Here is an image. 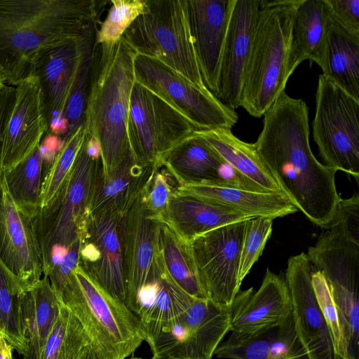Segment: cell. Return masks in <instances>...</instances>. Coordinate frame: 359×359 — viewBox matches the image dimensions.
<instances>
[{
    "label": "cell",
    "mask_w": 359,
    "mask_h": 359,
    "mask_svg": "<svg viewBox=\"0 0 359 359\" xmlns=\"http://www.w3.org/2000/svg\"><path fill=\"white\" fill-rule=\"evenodd\" d=\"M329 226L339 229L352 241L359 243V196L357 193L348 198H340L332 219L324 228Z\"/></svg>",
    "instance_id": "44"
},
{
    "label": "cell",
    "mask_w": 359,
    "mask_h": 359,
    "mask_svg": "<svg viewBox=\"0 0 359 359\" xmlns=\"http://www.w3.org/2000/svg\"><path fill=\"white\" fill-rule=\"evenodd\" d=\"M266 359H309L296 334L292 314L277 327Z\"/></svg>",
    "instance_id": "43"
},
{
    "label": "cell",
    "mask_w": 359,
    "mask_h": 359,
    "mask_svg": "<svg viewBox=\"0 0 359 359\" xmlns=\"http://www.w3.org/2000/svg\"><path fill=\"white\" fill-rule=\"evenodd\" d=\"M172 179L162 165L157 166L140 194L148 216L159 223L164 222L170 198L176 189Z\"/></svg>",
    "instance_id": "40"
},
{
    "label": "cell",
    "mask_w": 359,
    "mask_h": 359,
    "mask_svg": "<svg viewBox=\"0 0 359 359\" xmlns=\"http://www.w3.org/2000/svg\"><path fill=\"white\" fill-rule=\"evenodd\" d=\"M96 31L77 39L47 46L41 49L33 60L30 76L36 80L40 89L48 126L46 134L55 121L62 118L81 66L95 50Z\"/></svg>",
    "instance_id": "15"
},
{
    "label": "cell",
    "mask_w": 359,
    "mask_h": 359,
    "mask_svg": "<svg viewBox=\"0 0 359 359\" xmlns=\"http://www.w3.org/2000/svg\"><path fill=\"white\" fill-rule=\"evenodd\" d=\"M319 67L323 75L359 101V34L341 25L331 13Z\"/></svg>",
    "instance_id": "28"
},
{
    "label": "cell",
    "mask_w": 359,
    "mask_h": 359,
    "mask_svg": "<svg viewBox=\"0 0 359 359\" xmlns=\"http://www.w3.org/2000/svg\"><path fill=\"white\" fill-rule=\"evenodd\" d=\"M158 226L147 214L139 195L123 216L125 303L147 276L158 248Z\"/></svg>",
    "instance_id": "24"
},
{
    "label": "cell",
    "mask_w": 359,
    "mask_h": 359,
    "mask_svg": "<svg viewBox=\"0 0 359 359\" xmlns=\"http://www.w3.org/2000/svg\"><path fill=\"white\" fill-rule=\"evenodd\" d=\"M325 229L306 255L314 269L324 276L336 304L346 318L358 355L359 243L334 226Z\"/></svg>",
    "instance_id": "14"
},
{
    "label": "cell",
    "mask_w": 359,
    "mask_h": 359,
    "mask_svg": "<svg viewBox=\"0 0 359 359\" xmlns=\"http://www.w3.org/2000/svg\"><path fill=\"white\" fill-rule=\"evenodd\" d=\"M7 85L4 72L0 66V90Z\"/></svg>",
    "instance_id": "50"
},
{
    "label": "cell",
    "mask_w": 359,
    "mask_h": 359,
    "mask_svg": "<svg viewBox=\"0 0 359 359\" xmlns=\"http://www.w3.org/2000/svg\"><path fill=\"white\" fill-rule=\"evenodd\" d=\"M156 167L139 163L134 155L126 158L109 175H95L88 214L111 210L124 215L141 194Z\"/></svg>",
    "instance_id": "26"
},
{
    "label": "cell",
    "mask_w": 359,
    "mask_h": 359,
    "mask_svg": "<svg viewBox=\"0 0 359 359\" xmlns=\"http://www.w3.org/2000/svg\"><path fill=\"white\" fill-rule=\"evenodd\" d=\"M43 159L40 144L22 161L3 174L7 189L17 205L32 216L39 211Z\"/></svg>",
    "instance_id": "33"
},
{
    "label": "cell",
    "mask_w": 359,
    "mask_h": 359,
    "mask_svg": "<svg viewBox=\"0 0 359 359\" xmlns=\"http://www.w3.org/2000/svg\"><path fill=\"white\" fill-rule=\"evenodd\" d=\"M302 0H261L241 107L257 118L285 90L293 20Z\"/></svg>",
    "instance_id": "4"
},
{
    "label": "cell",
    "mask_w": 359,
    "mask_h": 359,
    "mask_svg": "<svg viewBox=\"0 0 359 359\" xmlns=\"http://www.w3.org/2000/svg\"><path fill=\"white\" fill-rule=\"evenodd\" d=\"M86 137V133L83 123L65 141L52 165L43 177L39 198V211L50 205L63 189Z\"/></svg>",
    "instance_id": "37"
},
{
    "label": "cell",
    "mask_w": 359,
    "mask_h": 359,
    "mask_svg": "<svg viewBox=\"0 0 359 359\" xmlns=\"http://www.w3.org/2000/svg\"><path fill=\"white\" fill-rule=\"evenodd\" d=\"M135 81L158 96L184 117L194 130L230 129L238 116L210 90H201L152 58L137 54Z\"/></svg>",
    "instance_id": "10"
},
{
    "label": "cell",
    "mask_w": 359,
    "mask_h": 359,
    "mask_svg": "<svg viewBox=\"0 0 359 359\" xmlns=\"http://www.w3.org/2000/svg\"><path fill=\"white\" fill-rule=\"evenodd\" d=\"M100 163L98 144L86 135L65 187L36 217L43 266L53 253L67 249L79 237L89 215L94 180Z\"/></svg>",
    "instance_id": "7"
},
{
    "label": "cell",
    "mask_w": 359,
    "mask_h": 359,
    "mask_svg": "<svg viewBox=\"0 0 359 359\" xmlns=\"http://www.w3.org/2000/svg\"><path fill=\"white\" fill-rule=\"evenodd\" d=\"M75 359H102L94 346L88 344L76 356Z\"/></svg>",
    "instance_id": "48"
},
{
    "label": "cell",
    "mask_w": 359,
    "mask_h": 359,
    "mask_svg": "<svg viewBox=\"0 0 359 359\" xmlns=\"http://www.w3.org/2000/svg\"><path fill=\"white\" fill-rule=\"evenodd\" d=\"M137 53L121 39L109 51L99 50L92 68L84 111L86 135L98 144L101 172L109 175L133 155L128 135L130 99ZM94 62V61H93Z\"/></svg>",
    "instance_id": "3"
},
{
    "label": "cell",
    "mask_w": 359,
    "mask_h": 359,
    "mask_svg": "<svg viewBox=\"0 0 359 359\" xmlns=\"http://www.w3.org/2000/svg\"><path fill=\"white\" fill-rule=\"evenodd\" d=\"M273 219L264 217L249 219L241 248L239 279L242 283L262 255L272 232Z\"/></svg>",
    "instance_id": "41"
},
{
    "label": "cell",
    "mask_w": 359,
    "mask_h": 359,
    "mask_svg": "<svg viewBox=\"0 0 359 359\" xmlns=\"http://www.w3.org/2000/svg\"><path fill=\"white\" fill-rule=\"evenodd\" d=\"M25 292L0 263V336L23 356L29 346L22 313Z\"/></svg>",
    "instance_id": "34"
},
{
    "label": "cell",
    "mask_w": 359,
    "mask_h": 359,
    "mask_svg": "<svg viewBox=\"0 0 359 359\" xmlns=\"http://www.w3.org/2000/svg\"><path fill=\"white\" fill-rule=\"evenodd\" d=\"M332 16L348 30L359 34V0H325Z\"/></svg>",
    "instance_id": "46"
},
{
    "label": "cell",
    "mask_w": 359,
    "mask_h": 359,
    "mask_svg": "<svg viewBox=\"0 0 359 359\" xmlns=\"http://www.w3.org/2000/svg\"><path fill=\"white\" fill-rule=\"evenodd\" d=\"M60 304L46 276L24 292L22 313L29 346L23 359H40Z\"/></svg>",
    "instance_id": "31"
},
{
    "label": "cell",
    "mask_w": 359,
    "mask_h": 359,
    "mask_svg": "<svg viewBox=\"0 0 359 359\" xmlns=\"http://www.w3.org/2000/svg\"><path fill=\"white\" fill-rule=\"evenodd\" d=\"M147 0H112L107 15L95 36V47L109 51L145 10Z\"/></svg>",
    "instance_id": "38"
},
{
    "label": "cell",
    "mask_w": 359,
    "mask_h": 359,
    "mask_svg": "<svg viewBox=\"0 0 359 359\" xmlns=\"http://www.w3.org/2000/svg\"><path fill=\"white\" fill-rule=\"evenodd\" d=\"M158 245L166 270L177 285L193 298L207 299L189 243L160 222Z\"/></svg>",
    "instance_id": "32"
},
{
    "label": "cell",
    "mask_w": 359,
    "mask_h": 359,
    "mask_svg": "<svg viewBox=\"0 0 359 359\" xmlns=\"http://www.w3.org/2000/svg\"><path fill=\"white\" fill-rule=\"evenodd\" d=\"M36 216L28 214L17 205L2 175L0 189V263L25 291L36 285L43 276Z\"/></svg>",
    "instance_id": "16"
},
{
    "label": "cell",
    "mask_w": 359,
    "mask_h": 359,
    "mask_svg": "<svg viewBox=\"0 0 359 359\" xmlns=\"http://www.w3.org/2000/svg\"><path fill=\"white\" fill-rule=\"evenodd\" d=\"M311 283L318 304L331 332L337 354L340 359H358L353 346L351 326L336 304L324 276L314 270Z\"/></svg>",
    "instance_id": "35"
},
{
    "label": "cell",
    "mask_w": 359,
    "mask_h": 359,
    "mask_svg": "<svg viewBox=\"0 0 359 359\" xmlns=\"http://www.w3.org/2000/svg\"><path fill=\"white\" fill-rule=\"evenodd\" d=\"M94 55L95 50L84 60L65 106L62 115V118L65 121L67 128L65 140L83 123Z\"/></svg>",
    "instance_id": "42"
},
{
    "label": "cell",
    "mask_w": 359,
    "mask_h": 359,
    "mask_svg": "<svg viewBox=\"0 0 359 359\" xmlns=\"http://www.w3.org/2000/svg\"><path fill=\"white\" fill-rule=\"evenodd\" d=\"M79 249L80 238L79 237L69 246L66 255L60 262L46 276L59 302L61 301L63 290L69 277L79 264Z\"/></svg>",
    "instance_id": "45"
},
{
    "label": "cell",
    "mask_w": 359,
    "mask_h": 359,
    "mask_svg": "<svg viewBox=\"0 0 359 359\" xmlns=\"http://www.w3.org/2000/svg\"><path fill=\"white\" fill-rule=\"evenodd\" d=\"M128 359H144V358H138V357H135V356H132Z\"/></svg>",
    "instance_id": "51"
},
{
    "label": "cell",
    "mask_w": 359,
    "mask_h": 359,
    "mask_svg": "<svg viewBox=\"0 0 359 359\" xmlns=\"http://www.w3.org/2000/svg\"><path fill=\"white\" fill-rule=\"evenodd\" d=\"M248 221L220 226L189 243L207 299L228 309L242 283L240 259Z\"/></svg>",
    "instance_id": "12"
},
{
    "label": "cell",
    "mask_w": 359,
    "mask_h": 359,
    "mask_svg": "<svg viewBox=\"0 0 359 359\" xmlns=\"http://www.w3.org/2000/svg\"><path fill=\"white\" fill-rule=\"evenodd\" d=\"M229 310L231 332L252 334L277 328L292 314L285 279L267 268L258 290H239Z\"/></svg>",
    "instance_id": "20"
},
{
    "label": "cell",
    "mask_w": 359,
    "mask_h": 359,
    "mask_svg": "<svg viewBox=\"0 0 359 359\" xmlns=\"http://www.w3.org/2000/svg\"><path fill=\"white\" fill-rule=\"evenodd\" d=\"M124 215L106 210L88 215L79 234V265L111 296L125 304Z\"/></svg>",
    "instance_id": "13"
},
{
    "label": "cell",
    "mask_w": 359,
    "mask_h": 359,
    "mask_svg": "<svg viewBox=\"0 0 359 359\" xmlns=\"http://www.w3.org/2000/svg\"><path fill=\"white\" fill-rule=\"evenodd\" d=\"M175 191L241 212L250 217H283L297 211L282 192H258L216 184L177 185Z\"/></svg>",
    "instance_id": "25"
},
{
    "label": "cell",
    "mask_w": 359,
    "mask_h": 359,
    "mask_svg": "<svg viewBox=\"0 0 359 359\" xmlns=\"http://www.w3.org/2000/svg\"><path fill=\"white\" fill-rule=\"evenodd\" d=\"M178 185L210 183L267 192L225 162L203 139L191 133L163 158Z\"/></svg>",
    "instance_id": "18"
},
{
    "label": "cell",
    "mask_w": 359,
    "mask_h": 359,
    "mask_svg": "<svg viewBox=\"0 0 359 359\" xmlns=\"http://www.w3.org/2000/svg\"><path fill=\"white\" fill-rule=\"evenodd\" d=\"M314 270L304 252L287 260L285 280L295 332L309 359H340L312 286Z\"/></svg>",
    "instance_id": "17"
},
{
    "label": "cell",
    "mask_w": 359,
    "mask_h": 359,
    "mask_svg": "<svg viewBox=\"0 0 359 359\" xmlns=\"http://www.w3.org/2000/svg\"><path fill=\"white\" fill-rule=\"evenodd\" d=\"M79 320L102 359H126L144 341L141 321L78 265L61 301Z\"/></svg>",
    "instance_id": "5"
},
{
    "label": "cell",
    "mask_w": 359,
    "mask_h": 359,
    "mask_svg": "<svg viewBox=\"0 0 359 359\" xmlns=\"http://www.w3.org/2000/svg\"><path fill=\"white\" fill-rule=\"evenodd\" d=\"M15 99V87L6 85L0 90V189L2 180L1 160L5 129Z\"/></svg>",
    "instance_id": "47"
},
{
    "label": "cell",
    "mask_w": 359,
    "mask_h": 359,
    "mask_svg": "<svg viewBox=\"0 0 359 359\" xmlns=\"http://www.w3.org/2000/svg\"><path fill=\"white\" fill-rule=\"evenodd\" d=\"M142 327L152 357L212 359L215 349L230 331L229 310L208 299H194L179 316Z\"/></svg>",
    "instance_id": "8"
},
{
    "label": "cell",
    "mask_w": 359,
    "mask_h": 359,
    "mask_svg": "<svg viewBox=\"0 0 359 359\" xmlns=\"http://www.w3.org/2000/svg\"><path fill=\"white\" fill-rule=\"evenodd\" d=\"M194 130L174 109L135 81L130 99L128 135L131 151L139 163L161 166L164 156Z\"/></svg>",
    "instance_id": "11"
},
{
    "label": "cell",
    "mask_w": 359,
    "mask_h": 359,
    "mask_svg": "<svg viewBox=\"0 0 359 359\" xmlns=\"http://www.w3.org/2000/svg\"><path fill=\"white\" fill-rule=\"evenodd\" d=\"M330 12L325 0H302L292 27L287 65L288 78L304 60L321 61Z\"/></svg>",
    "instance_id": "29"
},
{
    "label": "cell",
    "mask_w": 359,
    "mask_h": 359,
    "mask_svg": "<svg viewBox=\"0 0 359 359\" xmlns=\"http://www.w3.org/2000/svg\"><path fill=\"white\" fill-rule=\"evenodd\" d=\"M276 329L252 334L231 332L230 336L218 345L214 354L219 358L266 359L276 337Z\"/></svg>",
    "instance_id": "39"
},
{
    "label": "cell",
    "mask_w": 359,
    "mask_h": 359,
    "mask_svg": "<svg viewBox=\"0 0 359 359\" xmlns=\"http://www.w3.org/2000/svg\"><path fill=\"white\" fill-rule=\"evenodd\" d=\"M194 299L182 290L168 273L158 245L144 282L125 304L144 325L167 321L179 316Z\"/></svg>",
    "instance_id": "23"
},
{
    "label": "cell",
    "mask_w": 359,
    "mask_h": 359,
    "mask_svg": "<svg viewBox=\"0 0 359 359\" xmlns=\"http://www.w3.org/2000/svg\"><path fill=\"white\" fill-rule=\"evenodd\" d=\"M359 101L320 74L313 137L327 166L359 180Z\"/></svg>",
    "instance_id": "9"
},
{
    "label": "cell",
    "mask_w": 359,
    "mask_h": 359,
    "mask_svg": "<svg viewBox=\"0 0 359 359\" xmlns=\"http://www.w3.org/2000/svg\"><path fill=\"white\" fill-rule=\"evenodd\" d=\"M41 93L30 76L15 86V102L4 132L1 170L6 173L25 159L47 133Z\"/></svg>",
    "instance_id": "22"
},
{
    "label": "cell",
    "mask_w": 359,
    "mask_h": 359,
    "mask_svg": "<svg viewBox=\"0 0 359 359\" xmlns=\"http://www.w3.org/2000/svg\"><path fill=\"white\" fill-rule=\"evenodd\" d=\"M93 0H0V66L7 85L30 77L43 48L96 29Z\"/></svg>",
    "instance_id": "2"
},
{
    "label": "cell",
    "mask_w": 359,
    "mask_h": 359,
    "mask_svg": "<svg viewBox=\"0 0 359 359\" xmlns=\"http://www.w3.org/2000/svg\"><path fill=\"white\" fill-rule=\"evenodd\" d=\"M191 133L203 139L225 162L266 191L282 192L259 158L254 144L243 142L226 128L194 130Z\"/></svg>",
    "instance_id": "30"
},
{
    "label": "cell",
    "mask_w": 359,
    "mask_h": 359,
    "mask_svg": "<svg viewBox=\"0 0 359 359\" xmlns=\"http://www.w3.org/2000/svg\"><path fill=\"white\" fill-rule=\"evenodd\" d=\"M235 0H187L190 31L199 69L215 97L222 50Z\"/></svg>",
    "instance_id": "21"
},
{
    "label": "cell",
    "mask_w": 359,
    "mask_h": 359,
    "mask_svg": "<svg viewBox=\"0 0 359 359\" xmlns=\"http://www.w3.org/2000/svg\"><path fill=\"white\" fill-rule=\"evenodd\" d=\"M60 303L57 317L40 359H75L90 342L79 320L62 302Z\"/></svg>",
    "instance_id": "36"
},
{
    "label": "cell",
    "mask_w": 359,
    "mask_h": 359,
    "mask_svg": "<svg viewBox=\"0 0 359 359\" xmlns=\"http://www.w3.org/2000/svg\"><path fill=\"white\" fill-rule=\"evenodd\" d=\"M263 116L254 143L259 158L297 211L323 229L340 199L337 171L321 163L311 151L306 102L284 90Z\"/></svg>",
    "instance_id": "1"
},
{
    "label": "cell",
    "mask_w": 359,
    "mask_h": 359,
    "mask_svg": "<svg viewBox=\"0 0 359 359\" xmlns=\"http://www.w3.org/2000/svg\"><path fill=\"white\" fill-rule=\"evenodd\" d=\"M252 218L228 208L175 191L164 222L185 242L190 243L196 237L220 226Z\"/></svg>",
    "instance_id": "27"
},
{
    "label": "cell",
    "mask_w": 359,
    "mask_h": 359,
    "mask_svg": "<svg viewBox=\"0 0 359 359\" xmlns=\"http://www.w3.org/2000/svg\"><path fill=\"white\" fill-rule=\"evenodd\" d=\"M151 359H170V358L152 357Z\"/></svg>",
    "instance_id": "52"
},
{
    "label": "cell",
    "mask_w": 359,
    "mask_h": 359,
    "mask_svg": "<svg viewBox=\"0 0 359 359\" xmlns=\"http://www.w3.org/2000/svg\"><path fill=\"white\" fill-rule=\"evenodd\" d=\"M261 0H235L222 50L216 97L241 107L245 74Z\"/></svg>",
    "instance_id": "19"
},
{
    "label": "cell",
    "mask_w": 359,
    "mask_h": 359,
    "mask_svg": "<svg viewBox=\"0 0 359 359\" xmlns=\"http://www.w3.org/2000/svg\"><path fill=\"white\" fill-rule=\"evenodd\" d=\"M137 53L156 60L201 90H208L199 69L187 0H147L144 11L123 34Z\"/></svg>",
    "instance_id": "6"
},
{
    "label": "cell",
    "mask_w": 359,
    "mask_h": 359,
    "mask_svg": "<svg viewBox=\"0 0 359 359\" xmlns=\"http://www.w3.org/2000/svg\"><path fill=\"white\" fill-rule=\"evenodd\" d=\"M12 346L0 336V359H14Z\"/></svg>",
    "instance_id": "49"
}]
</instances>
